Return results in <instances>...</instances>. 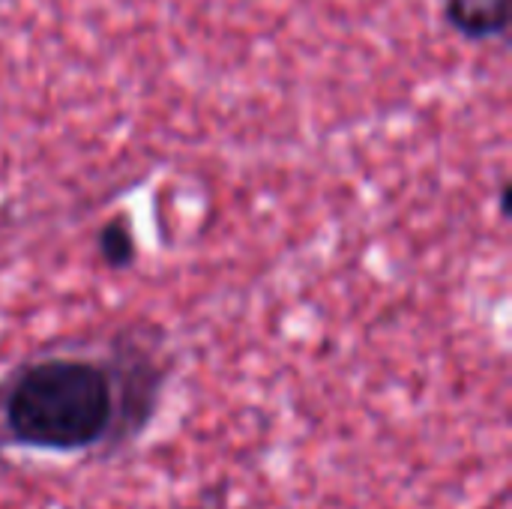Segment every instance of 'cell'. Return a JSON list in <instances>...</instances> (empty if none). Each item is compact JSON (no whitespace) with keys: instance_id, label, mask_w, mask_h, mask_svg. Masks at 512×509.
I'll use <instances>...</instances> for the list:
<instances>
[{"instance_id":"obj_1","label":"cell","mask_w":512,"mask_h":509,"mask_svg":"<svg viewBox=\"0 0 512 509\" xmlns=\"http://www.w3.org/2000/svg\"><path fill=\"white\" fill-rule=\"evenodd\" d=\"M153 390L108 360L42 357L0 384V450L90 456L132 444L150 423Z\"/></svg>"},{"instance_id":"obj_2","label":"cell","mask_w":512,"mask_h":509,"mask_svg":"<svg viewBox=\"0 0 512 509\" xmlns=\"http://www.w3.org/2000/svg\"><path fill=\"white\" fill-rule=\"evenodd\" d=\"M447 18L474 39L501 33L510 18L507 0H447Z\"/></svg>"}]
</instances>
